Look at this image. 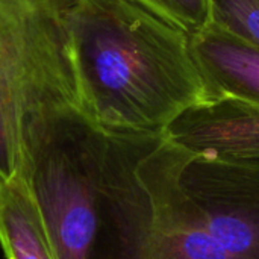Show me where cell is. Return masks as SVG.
<instances>
[{
    "mask_svg": "<svg viewBox=\"0 0 259 259\" xmlns=\"http://www.w3.org/2000/svg\"><path fill=\"white\" fill-rule=\"evenodd\" d=\"M150 134H115L79 106L21 129V175L59 259H141L144 193L137 165Z\"/></svg>",
    "mask_w": 259,
    "mask_h": 259,
    "instance_id": "obj_1",
    "label": "cell"
},
{
    "mask_svg": "<svg viewBox=\"0 0 259 259\" xmlns=\"http://www.w3.org/2000/svg\"><path fill=\"white\" fill-rule=\"evenodd\" d=\"M68 39L85 115L115 134H164L209 100L191 38L140 0H74Z\"/></svg>",
    "mask_w": 259,
    "mask_h": 259,
    "instance_id": "obj_2",
    "label": "cell"
},
{
    "mask_svg": "<svg viewBox=\"0 0 259 259\" xmlns=\"http://www.w3.org/2000/svg\"><path fill=\"white\" fill-rule=\"evenodd\" d=\"M141 259H259V164L194 153L150 134L137 165Z\"/></svg>",
    "mask_w": 259,
    "mask_h": 259,
    "instance_id": "obj_3",
    "label": "cell"
},
{
    "mask_svg": "<svg viewBox=\"0 0 259 259\" xmlns=\"http://www.w3.org/2000/svg\"><path fill=\"white\" fill-rule=\"evenodd\" d=\"M74 0H0V182L21 171L29 118L80 106L67 15Z\"/></svg>",
    "mask_w": 259,
    "mask_h": 259,
    "instance_id": "obj_4",
    "label": "cell"
},
{
    "mask_svg": "<svg viewBox=\"0 0 259 259\" xmlns=\"http://www.w3.org/2000/svg\"><path fill=\"white\" fill-rule=\"evenodd\" d=\"M165 135L194 153L259 164V106L240 99L197 103L173 120Z\"/></svg>",
    "mask_w": 259,
    "mask_h": 259,
    "instance_id": "obj_5",
    "label": "cell"
},
{
    "mask_svg": "<svg viewBox=\"0 0 259 259\" xmlns=\"http://www.w3.org/2000/svg\"><path fill=\"white\" fill-rule=\"evenodd\" d=\"M209 100L234 97L259 106V49L209 24L190 36Z\"/></svg>",
    "mask_w": 259,
    "mask_h": 259,
    "instance_id": "obj_6",
    "label": "cell"
},
{
    "mask_svg": "<svg viewBox=\"0 0 259 259\" xmlns=\"http://www.w3.org/2000/svg\"><path fill=\"white\" fill-rule=\"evenodd\" d=\"M0 247L6 259H59L21 171L0 182Z\"/></svg>",
    "mask_w": 259,
    "mask_h": 259,
    "instance_id": "obj_7",
    "label": "cell"
},
{
    "mask_svg": "<svg viewBox=\"0 0 259 259\" xmlns=\"http://www.w3.org/2000/svg\"><path fill=\"white\" fill-rule=\"evenodd\" d=\"M211 23L259 49V0H209Z\"/></svg>",
    "mask_w": 259,
    "mask_h": 259,
    "instance_id": "obj_8",
    "label": "cell"
},
{
    "mask_svg": "<svg viewBox=\"0 0 259 259\" xmlns=\"http://www.w3.org/2000/svg\"><path fill=\"white\" fill-rule=\"evenodd\" d=\"M161 17L167 18L190 36L203 32L211 24L209 0H140Z\"/></svg>",
    "mask_w": 259,
    "mask_h": 259,
    "instance_id": "obj_9",
    "label": "cell"
}]
</instances>
